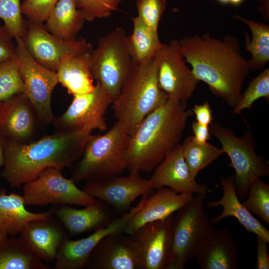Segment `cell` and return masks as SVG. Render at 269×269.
Masks as SVG:
<instances>
[{
	"mask_svg": "<svg viewBox=\"0 0 269 269\" xmlns=\"http://www.w3.org/2000/svg\"><path fill=\"white\" fill-rule=\"evenodd\" d=\"M178 42L185 61L191 66L196 78L233 108L241 98L250 71L238 39L231 35L220 39L206 32Z\"/></svg>",
	"mask_w": 269,
	"mask_h": 269,
	"instance_id": "6da1fadb",
	"label": "cell"
},
{
	"mask_svg": "<svg viewBox=\"0 0 269 269\" xmlns=\"http://www.w3.org/2000/svg\"><path fill=\"white\" fill-rule=\"evenodd\" d=\"M92 132H55L29 143L7 139L1 176L18 188L48 167L71 168L82 157Z\"/></svg>",
	"mask_w": 269,
	"mask_h": 269,
	"instance_id": "7a4b0ae2",
	"label": "cell"
},
{
	"mask_svg": "<svg viewBox=\"0 0 269 269\" xmlns=\"http://www.w3.org/2000/svg\"><path fill=\"white\" fill-rule=\"evenodd\" d=\"M193 114L181 102L168 99L148 114L129 135L126 157L130 174L152 171L179 144Z\"/></svg>",
	"mask_w": 269,
	"mask_h": 269,
	"instance_id": "3957f363",
	"label": "cell"
},
{
	"mask_svg": "<svg viewBox=\"0 0 269 269\" xmlns=\"http://www.w3.org/2000/svg\"><path fill=\"white\" fill-rule=\"evenodd\" d=\"M168 98L159 86L154 57L146 63H133L118 97L113 102L117 122L130 135L143 120Z\"/></svg>",
	"mask_w": 269,
	"mask_h": 269,
	"instance_id": "277c9868",
	"label": "cell"
},
{
	"mask_svg": "<svg viewBox=\"0 0 269 269\" xmlns=\"http://www.w3.org/2000/svg\"><path fill=\"white\" fill-rule=\"evenodd\" d=\"M129 139V135L117 122L105 134L93 135L82 157L71 168V178L76 183L121 174L128 168Z\"/></svg>",
	"mask_w": 269,
	"mask_h": 269,
	"instance_id": "5b68a950",
	"label": "cell"
},
{
	"mask_svg": "<svg viewBox=\"0 0 269 269\" xmlns=\"http://www.w3.org/2000/svg\"><path fill=\"white\" fill-rule=\"evenodd\" d=\"M207 194H197L173 218L169 259L166 269H183L214 228L205 211Z\"/></svg>",
	"mask_w": 269,
	"mask_h": 269,
	"instance_id": "8992f818",
	"label": "cell"
},
{
	"mask_svg": "<svg viewBox=\"0 0 269 269\" xmlns=\"http://www.w3.org/2000/svg\"><path fill=\"white\" fill-rule=\"evenodd\" d=\"M209 130L229 157L231 166L235 171L233 179L237 195L239 200L244 199L253 181L269 176V164L257 154L256 140L250 130L237 137L231 129L213 122L209 125Z\"/></svg>",
	"mask_w": 269,
	"mask_h": 269,
	"instance_id": "52a82bcc",
	"label": "cell"
},
{
	"mask_svg": "<svg viewBox=\"0 0 269 269\" xmlns=\"http://www.w3.org/2000/svg\"><path fill=\"white\" fill-rule=\"evenodd\" d=\"M91 60L94 79L114 100L133 65L125 30L118 27L100 37L91 52Z\"/></svg>",
	"mask_w": 269,
	"mask_h": 269,
	"instance_id": "ba28073f",
	"label": "cell"
},
{
	"mask_svg": "<svg viewBox=\"0 0 269 269\" xmlns=\"http://www.w3.org/2000/svg\"><path fill=\"white\" fill-rule=\"evenodd\" d=\"M71 178L64 177L61 170L48 167L22 185L25 206L72 205L86 207L97 199L79 189Z\"/></svg>",
	"mask_w": 269,
	"mask_h": 269,
	"instance_id": "9c48e42d",
	"label": "cell"
},
{
	"mask_svg": "<svg viewBox=\"0 0 269 269\" xmlns=\"http://www.w3.org/2000/svg\"><path fill=\"white\" fill-rule=\"evenodd\" d=\"M15 39L16 57L25 86V94L35 110L38 122L45 125L53 124L55 117L51 108V96L59 83L56 73L37 62L21 38Z\"/></svg>",
	"mask_w": 269,
	"mask_h": 269,
	"instance_id": "30bf717a",
	"label": "cell"
},
{
	"mask_svg": "<svg viewBox=\"0 0 269 269\" xmlns=\"http://www.w3.org/2000/svg\"><path fill=\"white\" fill-rule=\"evenodd\" d=\"M159 87L168 99L186 107L199 81L186 65L178 40H172L159 50L154 57Z\"/></svg>",
	"mask_w": 269,
	"mask_h": 269,
	"instance_id": "8fae6325",
	"label": "cell"
},
{
	"mask_svg": "<svg viewBox=\"0 0 269 269\" xmlns=\"http://www.w3.org/2000/svg\"><path fill=\"white\" fill-rule=\"evenodd\" d=\"M113 99L98 83L88 93L73 97L71 104L53 124L55 132L107 129L105 114Z\"/></svg>",
	"mask_w": 269,
	"mask_h": 269,
	"instance_id": "7c38bea8",
	"label": "cell"
},
{
	"mask_svg": "<svg viewBox=\"0 0 269 269\" xmlns=\"http://www.w3.org/2000/svg\"><path fill=\"white\" fill-rule=\"evenodd\" d=\"M26 30L21 38L30 54L47 69L56 72L65 59L82 53L92 52V46L84 38L67 41L50 33L43 24L26 21Z\"/></svg>",
	"mask_w": 269,
	"mask_h": 269,
	"instance_id": "4fadbf2b",
	"label": "cell"
},
{
	"mask_svg": "<svg viewBox=\"0 0 269 269\" xmlns=\"http://www.w3.org/2000/svg\"><path fill=\"white\" fill-rule=\"evenodd\" d=\"M172 214L147 223L130 235L142 269H166L171 247Z\"/></svg>",
	"mask_w": 269,
	"mask_h": 269,
	"instance_id": "5bb4252c",
	"label": "cell"
},
{
	"mask_svg": "<svg viewBox=\"0 0 269 269\" xmlns=\"http://www.w3.org/2000/svg\"><path fill=\"white\" fill-rule=\"evenodd\" d=\"M96 199L101 200L118 212L125 211L138 197L153 194L149 179L140 174L127 176L116 175L106 178L87 181L82 189Z\"/></svg>",
	"mask_w": 269,
	"mask_h": 269,
	"instance_id": "9a60e30c",
	"label": "cell"
},
{
	"mask_svg": "<svg viewBox=\"0 0 269 269\" xmlns=\"http://www.w3.org/2000/svg\"><path fill=\"white\" fill-rule=\"evenodd\" d=\"M135 214V211L131 209L87 237L76 240L65 238L58 249L53 269H82L86 267L91 252L100 241L111 234L124 232L126 225Z\"/></svg>",
	"mask_w": 269,
	"mask_h": 269,
	"instance_id": "2e32d148",
	"label": "cell"
},
{
	"mask_svg": "<svg viewBox=\"0 0 269 269\" xmlns=\"http://www.w3.org/2000/svg\"><path fill=\"white\" fill-rule=\"evenodd\" d=\"M86 267L92 269H142L130 235L111 234L102 239L90 256Z\"/></svg>",
	"mask_w": 269,
	"mask_h": 269,
	"instance_id": "e0dca14e",
	"label": "cell"
},
{
	"mask_svg": "<svg viewBox=\"0 0 269 269\" xmlns=\"http://www.w3.org/2000/svg\"><path fill=\"white\" fill-rule=\"evenodd\" d=\"M154 170L149 179L153 190L168 187L177 193L207 194L209 192L207 186L198 183L191 176L181 144L168 153Z\"/></svg>",
	"mask_w": 269,
	"mask_h": 269,
	"instance_id": "ac0fdd59",
	"label": "cell"
},
{
	"mask_svg": "<svg viewBox=\"0 0 269 269\" xmlns=\"http://www.w3.org/2000/svg\"><path fill=\"white\" fill-rule=\"evenodd\" d=\"M37 117L25 93L15 94L1 102L0 134L7 139L25 142L33 135Z\"/></svg>",
	"mask_w": 269,
	"mask_h": 269,
	"instance_id": "d6986e66",
	"label": "cell"
},
{
	"mask_svg": "<svg viewBox=\"0 0 269 269\" xmlns=\"http://www.w3.org/2000/svg\"><path fill=\"white\" fill-rule=\"evenodd\" d=\"M191 193H177L163 187L147 198L142 209L127 223L124 233L131 235L145 224L161 220L173 214L194 197Z\"/></svg>",
	"mask_w": 269,
	"mask_h": 269,
	"instance_id": "ffe728a7",
	"label": "cell"
},
{
	"mask_svg": "<svg viewBox=\"0 0 269 269\" xmlns=\"http://www.w3.org/2000/svg\"><path fill=\"white\" fill-rule=\"evenodd\" d=\"M110 207L97 199L94 204L82 209L60 204L54 205L51 210L70 234L76 236L107 226L114 220Z\"/></svg>",
	"mask_w": 269,
	"mask_h": 269,
	"instance_id": "44dd1931",
	"label": "cell"
},
{
	"mask_svg": "<svg viewBox=\"0 0 269 269\" xmlns=\"http://www.w3.org/2000/svg\"><path fill=\"white\" fill-rule=\"evenodd\" d=\"M238 247L228 230L215 229L204 241L194 258L202 269H236Z\"/></svg>",
	"mask_w": 269,
	"mask_h": 269,
	"instance_id": "7402d4cb",
	"label": "cell"
},
{
	"mask_svg": "<svg viewBox=\"0 0 269 269\" xmlns=\"http://www.w3.org/2000/svg\"><path fill=\"white\" fill-rule=\"evenodd\" d=\"M51 218L29 222L19 237L29 251L46 262L55 260L59 247L67 237L64 230Z\"/></svg>",
	"mask_w": 269,
	"mask_h": 269,
	"instance_id": "603a6c76",
	"label": "cell"
},
{
	"mask_svg": "<svg viewBox=\"0 0 269 269\" xmlns=\"http://www.w3.org/2000/svg\"><path fill=\"white\" fill-rule=\"evenodd\" d=\"M220 183L223 190L221 198L216 201H207L209 208L221 206L222 212L211 220L215 225L229 217L236 218L246 230L255 234L269 243V231L241 203L235 188L233 176L222 177Z\"/></svg>",
	"mask_w": 269,
	"mask_h": 269,
	"instance_id": "cb8c5ba5",
	"label": "cell"
},
{
	"mask_svg": "<svg viewBox=\"0 0 269 269\" xmlns=\"http://www.w3.org/2000/svg\"><path fill=\"white\" fill-rule=\"evenodd\" d=\"M91 52L69 57L61 62L57 69L59 83L73 97L88 93L94 89Z\"/></svg>",
	"mask_w": 269,
	"mask_h": 269,
	"instance_id": "d4e9b609",
	"label": "cell"
},
{
	"mask_svg": "<svg viewBox=\"0 0 269 269\" xmlns=\"http://www.w3.org/2000/svg\"><path fill=\"white\" fill-rule=\"evenodd\" d=\"M6 193H0V228L8 236L16 237L31 221L52 217L51 210L41 213L31 212L26 209L22 196Z\"/></svg>",
	"mask_w": 269,
	"mask_h": 269,
	"instance_id": "484cf974",
	"label": "cell"
},
{
	"mask_svg": "<svg viewBox=\"0 0 269 269\" xmlns=\"http://www.w3.org/2000/svg\"><path fill=\"white\" fill-rule=\"evenodd\" d=\"M86 21L75 0H59L44 21V26L53 36L71 41L77 39Z\"/></svg>",
	"mask_w": 269,
	"mask_h": 269,
	"instance_id": "4316f807",
	"label": "cell"
},
{
	"mask_svg": "<svg viewBox=\"0 0 269 269\" xmlns=\"http://www.w3.org/2000/svg\"><path fill=\"white\" fill-rule=\"evenodd\" d=\"M133 29L128 36V47L133 62L143 64L154 57L165 44L159 38L158 31L149 27L139 17H132Z\"/></svg>",
	"mask_w": 269,
	"mask_h": 269,
	"instance_id": "83f0119b",
	"label": "cell"
},
{
	"mask_svg": "<svg viewBox=\"0 0 269 269\" xmlns=\"http://www.w3.org/2000/svg\"><path fill=\"white\" fill-rule=\"evenodd\" d=\"M235 18L244 22L250 28L252 38L245 32V50L250 53L248 60L250 70H261L269 61V26L246 19L238 14Z\"/></svg>",
	"mask_w": 269,
	"mask_h": 269,
	"instance_id": "f1b7e54d",
	"label": "cell"
},
{
	"mask_svg": "<svg viewBox=\"0 0 269 269\" xmlns=\"http://www.w3.org/2000/svg\"><path fill=\"white\" fill-rule=\"evenodd\" d=\"M16 237L0 244V269H49Z\"/></svg>",
	"mask_w": 269,
	"mask_h": 269,
	"instance_id": "f546056e",
	"label": "cell"
},
{
	"mask_svg": "<svg viewBox=\"0 0 269 269\" xmlns=\"http://www.w3.org/2000/svg\"><path fill=\"white\" fill-rule=\"evenodd\" d=\"M181 145L185 161L191 176L194 178L201 170L225 154L221 148L208 142L204 144L196 142L193 135L187 137Z\"/></svg>",
	"mask_w": 269,
	"mask_h": 269,
	"instance_id": "4dcf8cb0",
	"label": "cell"
},
{
	"mask_svg": "<svg viewBox=\"0 0 269 269\" xmlns=\"http://www.w3.org/2000/svg\"><path fill=\"white\" fill-rule=\"evenodd\" d=\"M25 92L16 55L0 62V102L15 94Z\"/></svg>",
	"mask_w": 269,
	"mask_h": 269,
	"instance_id": "1f68e13d",
	"label": "cell"
},
{
	"mask_svg": "<svg viewBox=\"0 0 269 269\" xmlns=\"http://www.w3.org/2000/svg\"><path fill=\"white\" fill-rule=\"evenodd\" d=\"M248 197L243 203L252 214L258 216L266 224H269V185L255 179L250 184Z\"/></svg>",
	"mask_w": 269,
	"mask_h": 269,
	"instance_id": "d6a6232c",
	"label": "cell"
},
{
	"mask_svg": "<svg viewBox=\"0 0 269 269\" xmlns=\"http://www.w3.org/2000/svg\"><path fill=\"white\" fill-rule=\"evenodd\" d=\"M269 99V69L266 68L254 78L243 93L237 104L233 107V114H240L241 112L250 109L258 99Z\"/></svg>",
	"mask_w": 269,
	"mask_h": 269,
	"instance_id": "836d02e7",
	"label": "cell"
},
{
	"mask_svg": "<svg viewBox=\"0 0 269 269\" xmlns=\"http://www.w3.org/2000/svg\"><path fill=\"white\" fill-rule=\"evenodd\" d=\"M22 14L20 0H0V19L14 39L22 38L25 33L26 21Z\"/></svg>",
	"mask_w": 269,
	"mask_h": 269,
	"instance_id": "e575fe53",
	"label": "cell"
},
{
	"mask_svg": "<svg viewBox=\"0 0 269 269\" xmlns=\"http://www.w3.org/2000/svg\"><path fill=\"white\" fill-rule=\"evenodd\" d=\"M86 21L108 17L117 10L123 0H75Z\"/></svg>",
	"mask_w": 269,
	"mask_h": 269,
	"instance_id": "d590c367",
	"label": "cell"
},
{
	"mask_svg": "<svg viewBox=\"0 0 269 269\" xmlns=\"http://www.w3.org/2000/svg\"><path fill=\"white\" fill-rule=\"evenodd\" d=\"M166 0H137V16L152 29L158 31L159 21L166 9Z\"/></svg>",
	"mask_w": 269,
	"mask_h": 269,
	"instance_id": "8d00e7d4",
	"label": "cell"
},
{
	"mask_svg": "<svg viewBox=\"0 0 269 269\" xmlns=\"http://www.w3.org/2000/svg\"><path fill=\"white\" fill-rule=\"evenodd\" d=\"M59 0H24L21 11L28 20L43 24Z\"/></svg>",
	"mask_w": 269,
	"mask_h": 269,
	"instance_id": "74e56055",
	"label": "cell"
},
{
	"mask_svg": "<svg viewBox=\"0 0 269 269\" xmlns=\"http://www.w3.org/2000/svg\"><path fill=\"white\" fill-rule=\"evenodd\" d=\"M12 38L5 26H0V62L15 56L16 46L12 41Z\"/></svg>",
	"mask_w": 269,
	"mask_h": 269,
	"instance_id": "f35d334b",
	"label": "cell"
},
{
	"mask_svg": "<svg viewBox=\"0 0 269 269\" xmlns=\"http://www.w3.org/2000/svg\"><path fill=\"white\" fill-rule=\"evenodd\" d=\"M257 249V263L256 269H269V255L268 251L266 241L260 237L256 236Z\"/></svg>",
	"mask_w": 269,
	"mask_h": 269,
	"instance_id": "ab89813d",
	"label": "cell"
},
{
	"mask_svg": "<svg viewBox=\"0 0 269 269\" xmlns=\"http://www.w3.org/2000/svg\"><path fill=\"white\" fill-rule=\"evenodd\" d=\"M196 122L203 125L209 126L213 120L212 111L207 102L200 105H195L192 110Z\"/></svg>",
	"mask_w": 269,
	"mask_h": 269,
	"instance_id": "60d3db41",
	"label": "cell"
},
{
	"mask_svg": "<svg viewBox=\"0 0 269 269\" xmlns=\"http://www.w3.org/2000/svg\"><path fill=\"white\" fill-rule=\"evenodd\" d=\"M192 130L193 138L198 143H205L211 137L209 126L203 125L195 122L192 124Z\"/></svg>",
	"mask_w": 269,
	"mask_h": 269,
	"instance_id": "b9f144b4",
	"label": "cell"
},
{
	"mask_svg": "<svg viewBox=\"0 0 269 269\" xmlns=\"http://www.w3.org/2000/svg\"><path fill=\"white\" fill-rule=\"evenodd\" d=\"M260 6L258 10L262 13L266 20H269V0H259Z\"/></svg>",
	"mask_w": 269,
	"mask_h": 269,
	"instance_id": "7bdbcfd3",
	"label": "cell"
},
{
	"mask_svg": "<svg viewBox=\"0 0 269 269\" xmlns=\"http://www.w3.org/2000/svg\"><path fill=\"white\" fill-rule=\"evenodd\" d=\"M7 138L0 134V169L4 163V150Z\"/></svg>",
	"mask_w": 269,
	"mask_h": 269,
	"instance_id": "ee69618b",
	"label": "cell"
},
{
	"mask_svg": "<svg viewBox=\"0 0 269 269\" xmlns=\"http://www.w3.org/2000/svg\"><path fill=\"white\" fill-rule=\"evenodd\" d=\"M8 237V236L0 228V244L4 242Z\"/></svg>",
	"mask_w": 269,
	"mask_h": 269,
	"instance_id": "f6af8a7d",
	"label": "cell"
},
{
	"mask_svg": "<svg viewBox=\"0 0 269 269\" xmlns=\"http://www.w3.org/2000/svg\"><path fill=\"white\" fill-rule=\"evenodd\" d=\"M244 0H230V4L234 6H238L241 5Z\"/></svg>",
	"mask_w": 269,
	"mask_h": 269,
	"instance_id": "bcb514c9",
	"label": "cell"
},
{
	"mask_svg": "<svg viewBox=\"0 0 269 269\" xmlns=\"http://www.w3.org/2000/svg\"><path fill=\"white\" fill-rule=\"evenodd\" d=\"M217 1L222 4H230V0H217Z\"/></svg>",
	"mask_w": 269,
	"mask_h": 269,
	"instance_id": "7dc6e473",
	"label": "cell"
},
{
	"mask_svg": "<svg viewBox=\"0 0 269 269\" xmlns=\"http://www.w3.org/2000/svg\"><path fill=\"white\" fill-rule=\"evenodd\" d=\"M3 191H6V190L4 188L0 186V193Z\"/></svg>",
	"mask_w": 269,
	"mask_h": 269,
	"instance_id": "c3c4849f",
	"label": "cell"
},
{
	"mask_svg": "<svg viewBox=\"0 0 269 269\" xmlns=\"http://www.w3.org/2000/svg\"><path fill=\"white\" fill-rule=\"evenodd\" d=\"M1 102H0V105H1Z\"/></svg>",
	"mask_w": 269,
	"mask_h": 269,
	"instance_id": "681fc988",
	"label": "cell"
}]
</instances>
